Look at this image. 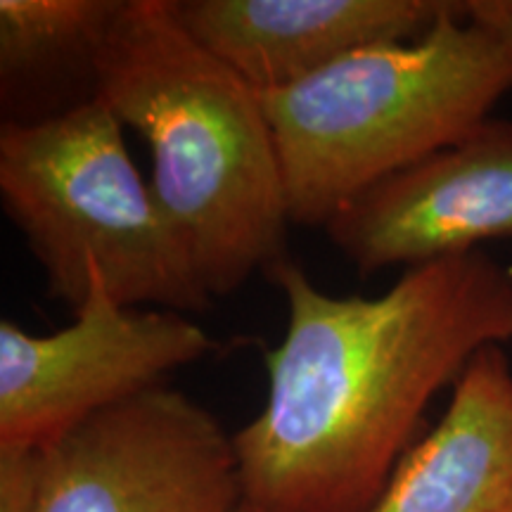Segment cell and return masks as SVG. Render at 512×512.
<instances>
[{
  "instance_id": "obj_13",
  "label": "cell",
  "mask_w": 512,
  "mask_h": 512,
  "mask_svg": "<svg viewBox=\"0 0 512 512\" xmlns=\"http://www.w3.org/2000/svg\"><path fill=\"white\" fill-rule=\"evenodd\" d=\"M238 512H266V510H261L259 505H254V503H249V501H245L240 505V510Z\"/></svg>"
},
{
  "instance_id": "obj_4",
  "label": "cell",
  "mask_w": 512,
  "mask_h": 512,
  "mask_svg": "<svg viewBox=\"0 0 512 512\" xmlns=\"http://www.w3.org/2000/svg\"><path fill=\"white\" fill-rule=\"evenodd\" d=\"M0 202L46 275L48 294L79 311L91 268L138 309L211 306L188 247L124 143V126L93 98L0 128Z\"/></svg>"
},
{
  "instance_id": "obj_12",
  "label": "cell",
  "mask_w": 512,
  "mask_h": 512,
  "mask_svg": "<svg viewBox=\"0 0 512 512\" xmlns=\"http://www.w3.org/2000/svg\"><path fill=\"white\" fill-rule=\"evenodd\" d=\"M463 15L489 29L512 48V0H465Z\"/></svg>"
},
{
  "instance_id": "obj_5",
  "label": "cell",
  "mask_w": 512,
  "mask_h": 512,
  "mask_svg": "<svg viewBox=\"0 0 512 512\" xmlns=\"http://www.w3.org/2000/svg\"><path fill=\"white\" fill-rule=\"evenodd\" d=\"M214 349L188 313L121 304L91 268L72 325L36 335L0 323V446H48Z\"/></svg>"
},
{
  "instance_id": "obj_8",
  "label": "cell",
  "mask_w": 512,
  "mask_h": 512,
  "mask_svg": "<svg viewBox=\"0 0 512 512\" xmlns=\"http://www.w3.org/2000/svg\"><path fill=\"white\" fill-rule=\"evenodd\" d=\"M448 8L444 0H171L178 24L261 95L358 50L415 41Z\"/></svg>"
},
{
  "instance_id": "obj_3",
  "label": "cell",
  "mask_w": 512,
  "mask_h": 512,
  "mask_svg": "<svg viewBox=\"0 0 512 512\" xmlns=\"http://www.w3.org/2000/svg\"><path fill=\"white\" fill-rule=\"evenodd\" d=\"M512 88V48L451 3L415 41L264 93L287 214L325 228L358 195L465 138Z\"/></svg>"
},
{
  "instance_id": "obj_7",
  "label": "cell",
  "mask_w": 512,
  "mask_h": 512,
  "mask_svg": "<svg viewBox=\"0 0 512 512\" xmlns=\"http://www.w3.org/2000/svg\"><path fill=\"white\" fill-rule=\"evenodd\" d=\"M325 233L361 278L512 238V121L486 119L384 178L332 216Z\"/></svg>"
},
{
  "instance_id": "obj_11",
  "label": "cell",
  "mask_w": 512,
  "mask_h": 512,
  "mask_svg": "<svg viewBox=\"0 0 512 512\" xmlns=\"http://www.w3.org/2000/svg\"><path fill=\"white\" fill-rule=\"evenodd\" d=\"M41 448L0 446V512H36Z\"/></svg>"
},
{
  "instance_id": "obj_10",
  "label": "cell",
  "mask_w": 512,
  "mask_h": 512,
  "mask_svg": "<svg viewBox=\"0 0 512 512\" xmlns=\"http://www.w3.org/2000/svg\"><path fill=\"white\" fill-rule=\"evenodd\" d=\"M124 0H0L5 107L57 81L95 86L98 57Z\"/></svg>"
},
{
  "instance_id": "obj_2",
  "label": "cell",
  "mask_w": 512,
  "mask_h": 512,
  "mask_svg": "<svg viewBox=\"0 0 512 512\" xmlns=\"http://www.w3.org/2000/svg\"><path fill=\"white\" fill-rule=\"evenodd\" d=\"M95 86L150 147L152 190L211 299L287 259L283 169L261 93L178 24L171 0H124Z\"/></svg>"
},
{
  "instance_id": "obj_1",
  "label": "cell",
  "mask_w": 512,
  "mask_h": 512,
  "mask_svg": "<svg viewBox=\"0 0 512 512\" xmlns=\"http://www.w3.org/2000/svg\"><path fill=\"white\" fill-rule=\"evenodd\" d=\"M287 330L266 351L261 413L233 434L245 501L368 512L434 396L512 342V268L489 254L411 266L377 297H337L287 256L271 268Z\"/></svg>"
},
{
  "instance_id": "obj_6",
  "label": "cell",
  "mask_w": 512,
  "mask_h": 512,
  "mask_svg": "<svg viewBox=\"0 0 512 512\" xmlns=\"http://www.w3.org/2000/svg\"><path fill=\"white\" fill-rule=\"evenodd\" d=\"M242 503L233 437L166 384L41 448L36 512H238Z\"/></svg>"
},
{
  "instance_id": "obj_9",
  "label": "cell",
  "mask_w": 512,
  "mask_h": 512,
  "mask_svg": "<svg viewBox=\"0 0 512 512\" xmlns=\"http://www.w3.org/2000/svg\"><path fill=\"white\" fill-rule=\"evenodd\" d=\"M368 512H512V363L486 347Z\"/></svg>"
}]
</instances>
